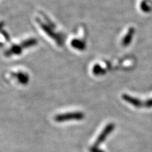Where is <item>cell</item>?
Wrapping results in <instances>:
<instances>
[{
	"instance_id": "5",
	"label": "cell",
	"mask_w": 152,
	"mask_h": 152,
	"mask_svg": "<svg viewBox=\"0 0 152 152\" xmlns=\"http://www.w3.org/2000/svg\"><path fill=\"white\" fill-rule=\"evenodd\" d=\"M140 6H141L142 10L144 12H149L150 10H151V7H150L149 5L148 4L147 1H146V0H144V1L141 3Z\"/></svg>"
},
{
	"instance_id": "7",
	"label": "cell",
	"mask_w": 152,
	"mask_h": 152,
	"mask_svg": "<svg viewBox=\"0 0 152 152\" xmlns=\"http://www.w3.org/2000/svg\"><path fill=\"white\" fill-rule=\"evenodd\" d=\"M91 152H104V151H102V150H100V149H98L96 147H94L92 149H91Z\"/></svg>"
},
{
	"instance_id": "1",
	"label": "cell",
	"mask_w": 152,
	"mask_h": 152,
	"mask_svg": "<svg viewBox=\"0 0 152 152\" xmlns=\"http://www.w3.org/2000/svg\"><path fill=\"white\" fill-rule=\"evenodd\" d=\"M114 128H115V125H114V124H113V123H110V124L108 125L107 126L104 128L103 132L101 133L100 135L98 137L97 140H96V142H95L94 147H95V146H98L99 144L102 143V142L104 141V140H105L106 137L109 135L110 133L113 130Z\"/></svg>"
},
{
	"instance_id": "6",
	"label": "cell",
	"mask_w": 152,
	"mask_h": 152,
	"mask_svg": "<svg viewBox=\"0 0 152 152\" xmlns=\"http://www.w3.org/2000/svg\"><path fill=\"white\" fill-rule=\"evenodd\" d=\"M145 106L148 108L152 107V99H149L147 102H146Z\"/></svg>"
},
{
	"instance_id": "2",
	"label": "cell",
	"mask_w": 152,
	"mask_h": 152,
	"mask_svg": "<svg viewBox=\"0 0 152 152\" xmlns=\"http://www.w3.org/2000/svg\"><path fill=\"white\" fill-rule=\"evenodd\" d=\"M83 117L82 113H70V114H64V115H59L56 117V121H64L67 120H73V119H81Z\"/></svg>"
},
{
	"instance_id": "3",
	"label": "cell",
	"mask_w": 152,
	"mask_h": 152,
	"mask_svg": "<svg viewBox=\"0 0 152 152\" xmlns=\"http://www.w3.org/2000/svg\"><path fill=\"white\" fill-rule=\"evenodd\" d=\"M123 98L127 102H128V103L131 104L132 105L136 106V107L137 108L141 107V106L143 105L142 101H140V99H137L135 97H132V96H129V95L123 94Z\"/></svg>"
},
{
	"instance_id": "4",
	"label": "cell",
	"mask_w": 152,
	"mask_h": 152,
	"mask_svg": "<svg viewBox=\"0 0 152 152\" xmlns=\"http://www.w3.org/2000/svg\"><path fill=\"white\" fill-rule=\"evenodd\" d=\"M134 29L133 28H130V29L128 30V33L126 34V35L125 36L124 38H123L122 41V45L124 47L128 46V45L132 41V37L134 35Z\"/></svg>"
}]
</instances>
